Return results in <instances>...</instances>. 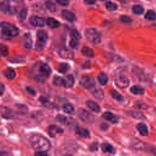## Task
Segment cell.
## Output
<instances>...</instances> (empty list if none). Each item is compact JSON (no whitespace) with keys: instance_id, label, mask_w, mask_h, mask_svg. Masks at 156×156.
<instances>
[{"instance_id":"2e32d148","label":"cell","mask_w":156,"mask_h":156,"mask_svg":"<svg viewBox=\"0 0 156 156\" xmlns=\"http://www.w3.org/2000/svg\"><path fill=\"white\" fill-rule=\"evenodd\" d=\"M63 132V131L62 128L59 127L58 126H55V125L50 126L48 127V133H49V135L52 137L55 136L57 133H61Z\"/></svg>"},{"instance_id":"8fae6325","label":"cell","mask_w":156,"mask_h":156,"mask_svg":"<svg viewBox=\"0 0 156 156\" xmlns=\"http://www.w3.org/2000/svg\"><path fill=\"white\" fill-rule=\"evenodd\" d=\"M0 113L6 119H12L14 118L13 112L10 108L4 106L0 107Z\"/></svg>"},{"instance_id":"83f0119b","label":"cell","mask_w":156,"mask_h":156,"mask_svg":"<svg viewBox=\"0 0 156 156\" xmlns=\"http://www.w3.org/2000/svg\"><path fill=\"white\" fill-rule=\"evenodd\" d=\"M98 79L101 85H105L108 82V77L107 74L104 73H100L98 76Z\"/></svg>"},{"instance_id":"7a4b0ae2","label":"cell","mask_w":156,"mask_h":156,"mask_svg":"<svg viewBox=\"0 0 156 156\" xmlns=\"http://www.w3.org/2000/svg\"><path fill=\"white\" fill-rule=\"evenodd\" d=\"M2 32L7 37L12 38L16 37L19 34L18 29L13 24L8 22H2L0 24Z\"/></svg>"},{"instance_id":"4dcf8cb0","label":"cell","mask_w":156,"mask_h":156,"mask_svg":"<svg viewBox=\"0 0 156 156\" xmlns=\"http://www.w3.org/2000/svg\"><path fill=\"white\" fill-rule=\"evenodd\" d=\"M64 79L60 76H55L53 79V83L56 86H64Z\"/></svg>"},{"instance_id":"52a82bcc","label":"cell","mask_w":156,"mask_h":156,"mask_svg":"<svg viewBox=\"0 0 156 156\" xmlns=\"http://www.w3.org/2000/svg\"><path fill=\"white\" fill-rule=\"evenodd\" d=\"M80 84L84 88H91L95 85L94 79L91 76H84L80 79Z\"/></svg>"},{"instance_id":"5b68a950","label":"cell","mask_w":156,"mask_h":156,"mask_svg":"<svg viewBox=\"0 0 156 156\" xmlns=\"http://www.w3.org/2000/svg\"><path fill=\"white\" fill-rule=\"evenodd\" d=\"M79 118L85 123H91L94 121V116L83 108H79L77 110Z\"/></svg>"},{"instance_id":"603a6c76","label":"cell","mask_w":156,"mask_h":156,"mask_svg":"<svg viewBox=\"0 0 156 156\" xmlns=\"http://www.w3.org/2000/svg\"><path fill=\"white\" fill-rule=\"evenodd\" d=\"M46 24L52 29L57 28L60 26V23L53 18H49L46 20Z\"/></svg>"},{"instance_id":"d4e9b609","label":"cell","mask_w":156,"mask_h":156,"mask_svg":"<svg viewBox=\"0 0 156 156\" xmlns=\"http://www.w3.org/2000/svg\"><path fill=\"white\" fill-rule=\"evenodd\" d=\"M82 53L83 55L88 57H93L94 56V53L93 50L87 46L83 47L82 49Z\"/></svg>"},{"instance_id":"3957f363","label":"cell","mask_w":156,"mask_h":156,"mask_svg":"<svg viewBox=\"0 0 156 156\" xmlns=\"http://www.w3.org/2000/svg\"><path fill=\"white\" fill-rule=\"evenodd\" d=\"M85 35L87 40L93 44H99L101 41V35L95 29H87L85 32Z\"/></svg>"},{"instance_id":"9c48e42d","label":"cell","mask_w":156,"mask_h":156,"mask_svg":"<svg viewBox=\"0 0 156 156\" xmlns=\"http://www.w3.org/2000/svg\"><path fill=\"white\" fill-rule=\"evenodd\" d=\"M0 10L5 14L14 13V9L10 6L9 0H2L0 2Z\"/></svg>"},{"instance_id":"5bb4252c","label":"cell","mask_w":156,"mask_h":156,"mask_svg":"<svg viewBox=\"0 0 156 156\" xmlns=\"http://www.w3.org/2000/svg\"><path fill=\"white\" fill-rule=\"evenodd\" d=\"M102 117L106 119L107 121L112 122V123H116L118 122V118L109 112H106L103 113Z\"/></svg>"},{"instance_id":"f546056e","label":"cell","mask_w":156,"mask_h":156,"mask_svg":"<svg viewBox=\"0 0 156 156\" xmlns=\"http://www.w3.org/2000/svg\"><path fill=\"white\" fill-rule=\"evenodd\" d=\"M63 110L68 114H72L74 112V108L71 104H66L63 106Z\"/></svg>"},{"instance_id":"b9f144b4","label":"cell","mask_w":156,"mask_h":156,"mask_svg":"<svg viewBox=\"0 0 156 156\" xmlns=\"http://www.w3.org/2000/svg\"><path fill=\"white\" fill-rule=\"evenodd\" d=\"M35 156H49L44 151H38L35 153Z\"/></svg>"},{"instance_id":"7402d4cb","label":"cell","mask_w":156,"mask_h":156,"mask_svg":"<svg viewBox=\"0 0 156 156\" xmlns=\"http://www.w3.org/2000/svg\"><path fill=\"white\" fill-rule=\"evenodd\" d=\"M64 87L66 88H70L74 85V79L71 74H69L64 79Z\"/></svg>"},{"instance_id":"e575fe53","label":"cell","mask_w":156,"mask_h":156,"mask_svg":"<svg viewBox=\"0 0 156 156\" xmlns=\"http://www.w3.org/2000/svg\"><path fill=\"white\" fill-rule=\"evenodd\" d=\"M132 11L135 14L141 15L144 12V9L141 5H135L132 8Z\"/></svg>"},{"instance_id":"e0dca14e","label":"cell","mask_w":156,"mask_h":156,"mask_svg":"<svg viewBox=\"0 0 156 156\" xmlns=\"http://www.w3.org/2000/svg\"><path fill=\"white\" fill-rule=\"evenodd\" d=\"M85 104L87 105V106L93 112H96V113H98L100 112L101 108L99 106V105L95 102L94 101H91V100H88L85 102Z\"/></svg>"},{"instance_id":"8992f818","label":"cell","mask_w":156,"mask_h":156,"mask_svg":"<svg viewBox=\"0 0 156 156\" xmlns=\"http://www.w3.org/2000/svg\"><path fill=\"white\" fill-rule=\"evenodd\" d=\"M115 81L116 85L120 88H126L129 86L130 83L129 79L121 73L116 74Z\"/></svg>"},{"instance_id":"cb8c5ba5","label":"cell","mask_w":156,"mask_h":156,"mask_svg":"<svg viewBox=\"0 0 156 156\" xmlns=\"http://www.w3.org/2000/svg\"><path fill=\"white\" fill-rule=\"evenodd\" d=\"M101 149L102 151L105 153H110V154L115 153L114 147L108 143H102L101 145Z\"/></svg>"},{"instance_id":"4fadbf2b","label":"cell","mask_w":156,"mask_h":156,"mask_svg":"<svg viewBox=\"0 0 156 156\" xmlns=\"http://www.w3.org/2000/svg\"><path fill=\"white\" fill-rule=\"evenodd\" d=\"M59 55L65 59H71L74 57V53L68 49H61L58 51Z\"/></svg>"},{"instance_id":"d6986e66","label":"cell","mask_w":156,"mask_h":156,"mask_svg":"<svg viewBox=\"0 0 156 156\" xmlns=\"http://www.w3.org/2000/svg\"><path fill=\"white\" fill-rule=\"evenodd\" d=\"M76 131L77 132V133L82 137H83V138H89L90 137V132L89 131L82 127V126H77V127H76Z\"/></svg>"},{"instance_id":"681fc988","label":"cell","mask_w":156,"mask_h":156,"mask_svg":"<svg viewBox=\"0 0 156 156\" xmlns=\"http://www.w3.org/2000/svg\"><path fill=\"white\" fill-rule=\"evenodd\" d=\"M116 1H119V2H127L128 0H116Z\"/></svg>"},{"instance_id":"74e56055","label":"cell","mask_w":156,"mask_h":156,"mask_svg":"<svg viewBox=\"0 0 156 156\" xmlns=\"http://www.w3.org/2000/svg\"><path fill=\"white\" fill-rule=\"evenodd\" d=\"M71 38L79 40V41L81 38V35L80 33L76 29H73L71 31Z\"/></svg>"},{"instance_id":"8d00e7d4","label":"cell","mask_w":156,"mask_h":156,"mask_svg":"<svg viewBox=\"0 0 156 156\" xmlns=\"http://www.w3.org/2000/svg\"><path fill=\"white\" fill-rule=\"evenodd\" d=\"M46 6L48 8V10H49L51 12H55L56 10V6L55 4L51 1H48L46 2Z\"/></svg>"},{"instance_id":"6da1fadb","label":"cell","mask_w":156,"mask_h":156,"mask_svg":"<svg viewBox=\"0 0 156 156\" xmlns=\"http://www.w3.org/2000/svg\"><path fill=\"white\" fill-rule=\"evenodd\" d=\"M29 141L32 147L37 151H46L51 147L50 141L46 138L39 134L31 136Z\"/></svg>"},{"instance_id":"7dc6e473","label":"cell","mask_w":156,"mask_h":156,"mask_svg":"<svg viewBox=\"0 0 156 156\" xmlns=\"http://www.w3.org/2000/svg\"><path fill=\"white\" fill-rule=\"evenodd\" d=\"M27 91H28V93L30 94H32V95H34L35 94V90L32 88H31L30 87H27Z\"/></svg>"},{"instance_id":"7c38bea8","label":"cell","mask_w":156,"mask_h":156,"mask_svg":"<svg viewBox=\"0 0 156 156\" xmlns=\"http://www.w3.org/2000/svg\"><path fill=\"white\" fill-rule=\"evenodd\" d=\"M91 92L94 97H95L96 98L99 100L103 99L104 97V94L102 90L95 85H94L93 87L91 88Z\"/></svg>"},{"instance_id":"d6a6232c","label":"cell","mask_w":156,"mask_h":156,"mask_svg":"<svg viewBox=\"0 0 156 156\" xmlns=\"http://www.w3.org/2000/svg\"><path fill=\"white\" fill-rule=\"evenodd\" d=\"M145 18L148 20H155L156 19V13L152 10H148L145 15Z\"/></svg>"},{"instance_id":"4316f807","label":"cell","mask_w":156,"mask_h":156,"mask_svg":"<svg viewBox=\"0 0 156 156\" xmlns=\"http://www.w3.org/2000/svg\"><path fill=\"white\" fill-rule=\"evenodd\" d=\"M72 119H70L65 116H63V115H58L57 116H56V120L60 122V123H62V124H68L70 123Z\"/></svg>"},{"instance_id":"ab89813d","label":"cell","mask_w":156,"mask_h":156,"mask_svg":"<svg viewBox=\"0 0 156 156\" xmlns=\"http://www.w3.org/2000/svg\"><path fill=\"white\" fill-rule=\"evenodd\" d=\"M120 20L122 23H126V24H129L132 22V19L127 16H122L120 18Z\"/></svg>"},{"instance_id":"60d3db41","label":"cell","mask_w":156,"mask_h":156,"mask_svg":"<svg viewBox=\"0 0 156 156\" xmlns=\"http://www.w3.org/2000/svg\"><path fill=\"white\" fill-rule=\"evenodd\" d=\"M79 45V40L71 38L69 42V46L72 48H77Z\"/></svg>"},{"instance_id":"9a60e30c","label":"cell","mask_w":156,"mask_h":156,"mask_svg":"<svg viewBox=\"0 0 156 156\" xmlns=\"http://www.w3.org/2000/svg\"><path fill=\"white\" fill-rule=\"evenodd\" d=\"M62 16L69 22H74L76 20L75 15L69 10H63L62 12Z\"/></svg>"},{"instance_id":"f6af8a7d","label":"cell","mask_w":156,"mask_h":156,"mask_svg":"<svg viewBox=\"0 0 156 156\" xmlns=\"http://www.w3.org/2000/svg\"><path fill=\"white\" fill-rule=\"evenodd\" d=\"M5 91V86L3 83H0V96H2Z\"/></svg>"},{"instance_id":"c3c4849f","label":"cell","mask_w":156,"mask_h":156,"mask_svg":"<svg viewBox=\"0 0 156 156\" xmlns=\"http://www.w3.org/2000/svg\"><path fill=\"white\" fill-rule=\"evenodd\" d=\"M85 2L87 4H93L95 3L96 1L95 0H84Z\"/></svg>"},{"instance_id":"44dd1931","label":"cell","mask_w":156,"mask_h":156,"mask_svg":"<svg viewBox=\"0 0 156 156\" xmlns=\"http://www.w3.org/2000/svg\"><path fill=\"white\" fill-rule=\"evenodd\" d=\"M136 129L143 136H147L148 135V130L147 126L143 123H139L136 125Z\"/></svg>"},{"instance_id":"484cf974","label":"cell","mask_w":156,"mask_h":156,"mask_svg":"<svg viewBox=\"0 0 156 156\" xmlns=\"http://www.w3.org/2000/svg\"><path fill=\"white\" fill-rule=\"evenodd\" d=\"M130 91L135 94H143L144 93V88L139 85H135L131 87Z\"/></svg>"},{"instance_id":"f35d334b","label":"cell","mask_w":156,"mask_h":156,"mask_svg":"<svg viewBox=\"0 0 156 156\" xmlns=\"http://www.w3.org/2000/svg\"><path fill=\"white\" fill-rule=\"evenodd\" d=\"M129 115L130 116L134 117L135 118L140 119V118H144L143 114L141 112H135V111L130 112H129Z\"/></svg>"},{"instance_id":"1f68e13d","label":"cell","mask_w":156,"mask_h":156,"mask_svg":"<svg viewBox=\"0 0 156 156\" xmlns=\"http://www.w3.org/2000/svg\"><path fill=\"white\" fill-rule=\"evenodd\" d=\"M69 68V66L68 64L66 63H61L58 67V71L60 73H66Z\"/></svg>"},{"instance_id":"7bdbcfd3","label":"cell","mask_w":156,"mask_h":156,"mask_svg":"<svg viewBox=\"0 0 156 156\" xmlns=\"http://www.w3.org/2000/svg\"><path fill=\"white\" fill-rule=\"evenodd\" d=\"M56 2L60 5L66 6L69 4L68 0H56Z\"/></svg>"},{"instance_id":"f1b7e54d","label":"cell","mask_w":156,"mask_h":156,"mask_svg":"<svg viewBox=\"0 0 156 156\" xmlns=\"http://www.w3.org/2000/svg\"><path fill=\"white\" fill-rule=\"evenodd\" d=\"M110 93H111V95L112 96V97L116 99V101H119V102H121L124 100V98L122 97V96L119 94L117 91H116L115 90H112L110 91Z\"/></svg>"},{"instance_id":"f907efd6","label":"cell","mask_w":156,"mask_h":156,"mask_svg":"<svg viewBox=\"0 0 156 156\" xmlns=\"http://www.w3.org/2000/svg\"><path fill=\"white\" fill-rule=\"evenodd\" d=\"M101 1H104V0H101Z\"/></svg>"},{"instance_id":"ee69618b","label":"cell","mask_w":156,"mask_h":156,"mask_svg":"<svg viewBox=\"0 0 156 156\" xmlns=\"http://www.w3.org/2000/svg\"><path fill=\"white\" fill-rule=\"evenodd\" d=\"M27 15V10L26 9H23L21 12H20V16L22 20H24L26 18Z\"/></svg>"},{"instance_id":"ac0fdd59","label":"cell","mask_w":156,"mask_h":156,"mask_svg":"<svg viewBox=\"0 0 156 156\" xmlns=\"http://www.w3.org/2000/svg\"><path fill=\"white\" fill-rule=\"evenodd\" d=\"M24 46L27 49H30L32 45V40L30 34H25L23 37Z\"/></svg>"},{"instance_id":"bcb514c9","label":"cell","mask_w":156,"mask_h":156,"mask_svg":"<svg viewBox=\"0 0 156 156\" xmlns=\"http://www.w3.org/2000/svg\"><path fill=\"white\" fill-rule=\"evenodd\" d=\"M98 149V144L96 143H93L90 146V150L92 151H96Z\"/></svg>"},{"instance_id":"ba28073f","label":"cell","mask_w":156,"mask_h":156,"mask_svg":"<svg viewBox=\"0 0 156 156\" xmlns=\"http://www.w3.org/2000/svg\"><path fill=\"white\" fill-rule=\"evenodd\" d=\"M39 71L40 74L38 76V78L37 79L38 80H41L44 77H48L51 73V69L50 67L45 63L41 64L39 67Z\"/></svg>"},{"instance_id":"d590c367","label":"cell","mask_w":156,"mask_h":156,"mask_svg":"<svg viewBox=\"0 0 156 156\" xmlns=\"http://www.w3.org/2000/svg\"><path fill=\"white\" fill-rule=\"evenodd\" d=\"M106 9L110 11H115L117 9V5L111 1H108L105 4Z\"/></svg>"},{"instance_id":"836d02e7","label":"cell","mask_w":156,"mask_h":156,"mask_svg":"<svg viewBox=\"0 0 156 156\" xmlns=\"http://www.w3.org/2000/svg\"><path fill=\"white\" fill-rule=\"evenodd\" d=\"M9 48L3 44H0V55L2 56H7L9 54Z\"/></svg>"},{"instance_id":"277c9868","label":"cell","mask_w":156,"mask_h":156,"mask_svg":"<svg viewBox=\"0 0 156 156\" xmlns=\"http://www.w3.org/2000/svg\"><path fill=\"white\" fill-rule=\"evenodd\" d=\"M48 40V34L46 31L40 30L37 32V41L35 43V49L37 51H41L44 49L46 41Z\"/></svg>"},{"instance_id":"30bf717a","label":"cell","mask_w":156,"mask_h":156,"mask_svg":"<svg viewBox=\"0 0 156 156\" xmlns=\"http://www.w3.org/2000/svg\"><path fill=\"white\" fill-rule=\"evenodd\" d=\"M30 23L35 27H43L45 24V21L43 18L37 16H32L29 19Z\"/></svg>"},{"instance_id":"ffe728a7","label":"cell","mask_w":156,"mask_h":156,"mask_svg":"<svg viewBox=\"0 0 156 156\" xmlns=\"http://www.w3.org/2000/svg\"><path fill=\"white\" fill-rule=\"evenodd\" d=\"M4 74L7 79L9 80H12L16 76V72L12 68H7L4 70Z\"/></svg>"}]
</instances>
